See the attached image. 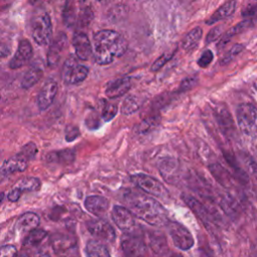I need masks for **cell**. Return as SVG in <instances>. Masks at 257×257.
<instances>
[{
	"label": "cell",
	"mask_w": 257,
	"mask_h": 257,
	"mask_svg": "<svg viewBox=\"0 0 257 257\" xmlns=\"http://www.w3.org/2000/svg\"><path fill=\"white\" fill-rule=\"evenodd\" d=\"M75 54L80 60H87L92 54V45L85 33L76 32L72 38Z\"/></svg>",
	"instance_id": "obj_16"
},
{
	"label": "cell",
	"mask_w": 257,
	"mask_h": 257,
	"mask_svg": "<svg viewBox=\"0 0 257 257\" xmlns=\"http://www.w3.org/2000/svg\"><path fill=\"white\" fill-rule=\"evenodd\" d=\"M17 257H29V256H28V254H27V253L22 252V253H20L19 255H17Z\"/></svg>",
	"instance_id": "obj_46"
},
{
	"label": "cell",
	"mask_w": 257,
	"mask_h": 257,
	"mask_svg": "<svg viewBox=\"0 0 257 257\" xmlns=\"http://www.w3.org/2000/svg\"><path fill=\"white\" fill-rule=\"evenodd\" d=\"M30 34L38 45H46L50 41L52 24L48 13L43 9L36 10L31 16Z\"/></svg>",
	"instance_id": "obj_3"
},
{
	"label": "cell",
	"mask_w": 257,
	"mask_h": 257,
	"mask_svg": "<svg viewBox=\"0 0 257 257\" xmlns=\"http://www.w3.org/2000/svg\"><path fill=\"white\" fill-rule=\"evenodd\" d=\"M85 249L87 257H110L106 246L98 240H89Z\"/></svg>",
	"instance_id": "obj_27"
},
{
	"label": "cell",
	"mask_w": 257,
	"mask_h": 257,
	"mask_svg": "<svg viewBox=\"0 0 257 257\" xmlns=\"http://www.w3.org/2000/svg\"><path fill=\"white\" fill-rule=\"evenodd\" d=\"M209 170L213 177L225 188H230L232 186V179L230 174L221 165L214 163L209 166Z\"/></svg>",
	"instance_id": "obj_26"
},
{
	"label": "cell",
	"mask_w": 257,
	"mask_h": 257,
	"mask_svg": "<svg viewBox=\"0 0 257 257\" xmlns=\"http://www.w3.org/2000/svg\"><path fill=\"white\" fill-rule=\"evenodd\" d=\"M159 171L165 181L170 184H175L180 178V164L174 158L163 159L159 163Z\"/></svg>",
	"instance_id": "obj_14"
},
{
	"label": "cell",
	"mask_w": 257,
	"mask_h": 257,
	"mask_svg": "<svg viewBox=\"0 0 257 257\" xmlns=\"http://www.w3.org/2000/svg\"><path fill=\"white\" fill-rule=\"evenodd\" d=\"M47 236V232L43 229H34L28 233L26 238L24 239V245L26 246H34L39 244L43 239Z\"/></svg>",
	"instance_id": "obj_33"
},
{
	"label": "cell",
	"mask_w": 257,
	"mask_h": 257,
	"mask_svg": "<svg viewBox=\"0 0 257 257\" xmlns=\"http://www.w3.org/2000/svg\"><path fill=\"white\" fill-rule=\"evenodd\" d=\"M29 161L20 153L6 160L0 168V176H7L14 172H23L26 170Z\"/></svg>",
	"instance_id": "obj_19"
},
{
	"label": "cell",
	"mask_w": 257,
	"mask_h": 257,
	"mask_svg": "<svg viewBox=\"0 0 257 257\" xmlns=\"http://www.w3.org/2000/svg\"><path fill=\"white\" fill-rule=\"evenodd\" d=\"M111 218L114 224L125 234L134 233L137 227L136 217L123 206H114L111 211Z\"/></svg>",
	"instance_id": "obj_10"
},
{
	"label": "cell",
	"mask_w": 257,
	"mask_h": 257,
	"mask_svg": "<svg viewBox=\"0 0 257 257\" xmlns=\"http://www.w3.org/2000/svg\"><path fill=\"white\" fill-rule=\"evenodd\" d=\"M160 124V116L159 115H152L145 118L138 126V131L142 135H147L153 132L157 126Z\"/></svg>",
	"instance_id": "obj_31"
},
{
	"label": "cell",
	"mask_w": 257,
	"mask_h": 257,
	"mask_svg": "<svg viewBox=\"0 0 257 257\" xmlns=\"http://www.w3.org/2000/svg\"><path fill=\"white\" fill-rule=\"evenodd\" d=\"M75 153L73 150H60L53 151L48 153L45 156V161L49 164H61V165H69L74 161Z\"/></svg>",
	"instance_id": "obj_23"
},
{
	"label": "cell",
	"mask_w": 257,
	"mask_h": 257,
	"mask_svg": "<svg viewBox=\"0 0 257 257\" xmlns=\"http://www.w3.org/2000/svg\"><path fill=\"white\" fill-rule=\"evenodd\" d=\"M121 248L124 257H146V245L134 233L123 235L121 238Z\"/></svg>",
	"instance_id": "obj_11"
},
{
	"label": "cell",
	"mask_w": 257,
	"mask_h": 257,
	"mask_svg": "<svg viewBox=\"0 0 257 257\" xmlns=\"http://www.w3.org/2000/svg\"><path fill=\"white\" fill-rule=\"evenodd\" d=\"M41 183L39 179L35 177H25L20 179L8 193V200L10 202H16L20 199L22 193L24 192H34L39 190Z\"/></svg>",
	"instance_id": "obj_12"
},
{
	"label": "cell",
	"mask_w": 257,
	"mask_h": 257,
	"mask_svg": "<svg viewBox=\"0 0 257 257\" xmlns=\"http://www.w3.org/2000/svg\"><path fill=\"white\" fill-rule=\"evenodd\" d=\"M222 35V27L221 26H215L213 27L207 34L206 36V43L210 44L214 41H216L217 39H219Z\"/></svg>",
	"instance_id": "obj_40"
},
{
	"label": "cell",
	"mask_w": 257,
	"mask_h": 257,
	"mask_svg": "<svg viewBox=\"0 0 257 257\" xmlns=\"http://www.w3.org/2000/svg\"><path fill=\"white\" fill-rule=\"evenodd\" d=\"M57 88L58 85L54 79L49 78L45 81L37 95V105L40 110H45L52 104L57 93Z\"/></svg>",
	"instance_id": "obj_13"
},
{
	"label": "cell",
	"mask_w": 257,
	"mask_h": 257,
	"mask_svg": "<svg viewBox=\"0 0 257 257\" xmlns=\"http://www.w3.org/2000/svg\"><path fill=\"white\" fill-rule=\"evenodd\" d=\"M127 49V41L115 30L102 29L93 35L92 55L99 65L111 63L114 59L124 54Z\"/></svg>",
	"instance_id": "obj_2"
},
{
	"label": "cell",
	"mask_w": 257,
	"mask_h": 257,
	"mask_svg": "<svg viewBox=\"0 0 257 257\" xmlns=\"http://www.w3.org/2000/svg\"><path fill=\"white\" fill-rule=\"evenodd\" d=\"M19 153L22 154L28 161H31L37 154V147L34 143L29 142L22 148V150Z\"/></svg>",
	"instance_id": "obj_38"
},
{
	"label": "cell",
	"mask_w": 257,
	"mask_h": 257,
	"mask_svg": "<svg viewBox=\"0 0 257 257\" xmlns=\"http://www.w3.org/2000/svg\"><path fill=\"white\" fill-rule=\"evenodd\" d=\"M215 115H216L217 121H218L221 130L223 131V133L227 134V135L233 134L234 128H235L233 119H232L230 112L226 108V106H224L223 104L216 106L215 107Z\"/></svg>",
	"instance_id": "obj_22"
},
{
	"label": "cell",
	"mask_w": 257,
	"mask_h": 257,
	"mask_svg": "<svg viewBox=\"0 0 257 257\" xmlns=\"http://www.w3.org/2000/svg\"><path fill=\"white\" fill-rule=\"evenodd\" d=\"M172 257H183V256H181V255H178V254H176V255H173Z\"/></svg>",
	"instance_id": "obj_48"
},
{
	"label": "cell",
	"mask_w": 257,
	"mask_h": 257,
	"mask_svg": "<svg viewBox=\"0 0 257 257\" xmlns=\"http://www.w3.org/2000/svg\"><path fill=\"white\" fill-rule=\"evenodd\" d=\"M84 207L91 214L100 216L107 211L109 202L106 198L101 196H88L84 201Z\"/></svg>",
	"instance_id": "obj_20"
},
{
	"label": "cell",
	"mask_w": 257,
	"mask_h": 257,
	"mask_svg": "<svg viewBox=\"0 0 257 257\" xmlns=\"http://www.w3.org/2000/svg\"><path fill=\"white\" fill-rule=\"evenodd\" d=\"M237 2L236 0H229L222 4L205 22L208 25H213L221 20L229 18L236 10Z\"/></svg>",
	"instance_id": "obj_21"
},
{
	"label": "cell",
	"mask_w": 257,
	"mask_h": 257,
	"mask_svg": "<svg viewBox=\"0 0 257 257\" xmlns=\"http://www.w3.org/2000/svg\"><path fill=\"white\" fill-rule=\"evenodd\" d=\"M166 225L172 241L177 248L183 251H187L194 246V237L187 227L175 221H168Z\"/></svg>",
	"instance_id": "obj_6"
},
{
	"label": "cell",
	"mask_w": 257,
	"mask_h": 257,
	"mask_svg": "<svg viewBox=\"0 0 257 257\" xmlns=\"http://www.w3.org/2000/svg\"><path fill=\"white\" fill-rule=\"evenodd\" d=\"M88 75V68L79 64L74 55H70L64 62L62 69V79L67 84H77L82 82Z\"/></svg>",
	"instance_id": "obj_7"
},
{
	"label": "cell",
	"mask_w": 257,
	"mask_h": 257,
	"mask_svg": "<svg viewBox=\"0 0 257 257\" xmlns=\"http://www.w3.org/2000/svg\"><path fill=\"white\" fill-rule=\"evenodd\" d=\"M84 1H86V0H84ZM96 1H99V0H96Z\"/></svg>",
	"instance_id": "obj_52"
},
{
	"label": "cell",
	"mask_w": 257,
	"mask_h": 257,
	"mask_svg": "<svg viewBox=\"0 0 257 257\" xmlns=\"http://www.w3.org/2000/svg\"><path fill=\"white\" fill-rule=\"evenodd\" d=\"M174 56V52H170V53H163L160 57H158L152 64L151 66V70L154 72L159 71L161 68H163L165 66V64H167L172 57Z\"/></svg>",
	"instance_id": "obj_36"
},
{
	"label": "cell",
	"mask_w": 257,
	"mask_h": 257,
	"mask_svg": "<svg viewBox=\"0 0 257 257\" xmlns=\"http://www.w3.org/2000/svg\"><path fill=\"white\" fill-rule=\"evenodd\" d=\"M65 35L61 36L59 39L55 40L52 45L50 46V49H49V52L47 54V60H48V63L50 65H54L55 63H57V61L59 60L60 58V53L61 51L63 50V47H64V44H65Z\"/></svg>",
	"instance_id": "obj_30"
},
{
	"label": "cell",
	"mask_w": 257,
	"mask_h": 257,
	"mask_svg": "<svg viewBox=\"0 0 257 257\" xmlns=\"http://www.w3.org/2000/svg\"><path fill=\"white\" fill-rule=\"evenodd\" d=\"M196 83H197V78L196 77H187L181 82L180 87H179V91H181V92L187 91V90L193 88L196 85Z\"/></svg>",
	"instance_id": "obj_42"
},
{
	"label": "cell",
	"mask_w": 257,
	"mask_h": 257,
	"mask_svg": "<svg viewBox=\"0 0 257 257\" xmlns=\"http://www.w3.org/2000/svg\"><path fill=\"white\" fill-rule=\"evenodd\" d=\"M123 202L135 217L149 225L161 227L169 221L165 208L156 199L143 193L127 191L123 195Z\"/></svg>",
	"instance_id": "obj_1"
},
{
	"label": "cell",
	"mask_w": 257,
	"mask_h": 257,
	"mask_svg": "<svg viewBox=\"0 0 257 257\" xmlns=\"http://www.w3.org/2000/svg\"><path fill=\"white\" fill-rule=\"evenodd\" d=\"M203 36V30L201 27L197 26L188 31L185 36L182 39L181 45L182 48L186 52H192L195 50V48L198 46L201 38Z\"/></svg>",
	"instance_id": "obj_24"
},
{
	"label": "cell",
	"mask_w": 257,
	"mask_h": 257,
	"mask_svg": "<svg viewBox=\"0 0 257 257\" xmlns=\"http://www.w3.org/2000/svg\"><path fill=\"white\" fill-rule=\"evenodd\" d=\"M244 49V45L240 44V43H236L234 44L228 51H226L223 56L220 58V64L225 65L228 64L229 62H231L239 53H241Z\"/></svg>",
	"instance_id": "obj_34"
},
{
	"label": "cell",
	"mask_w": 257,
	"mask_h": 257,
	"mask_svg": "<svg viewBox=\"0 0 257 257\" xmlns=\"http://www.w3.org/2000/svg\"><path fill=\"white\" fill-rule=\"evenodd\" d=\"M182 199L185 202V204L188 206V208L195 214V216L210 230L215 224L216 219L213 217V214L211 210H209L203 203H201L199 200L194 198L193 196H190L188 194H183Z\"/></svg>",
	"instance_id": "obj_8"
},
{
	"label": "cell",
	"mask_w": 257,
	"mask_h": 257,
	"mask_svg": "<svg viewBox=\"0 0 257 257\" xmlns=\"http://www.w3.org/2000/svg\"><path fill=\"white\" fill-rule=\"evenodd\" d=\"M139 2H147V1H149V0H138Z\"/></svg>",
	"instance_id": "obj_49"
},
{
	"label": "cell",
	"mask_w": 257,
	"mask_h": 257,
	"mask_svg": "<svg viewBox=\"0 0 257 257\" xmlns=\"http://www.w3.org/2000/svg\"><path fill=\"white\" fill-rule=\"evenodd\" d=\"M132 87V78L128 76L118 77L107 83L105 95L108 98H116L126 93Z\"/></svg>",
	"instance_id": "obj_17"
},
{
	"label": "cell",
	"mask_w": 257,
	"mask_h": 257,
	"mask_svg": "<svg viewBox=\"0 0 257 257\" xmlns=\"http://www.w3.org/2000/svg\"><path fill=\"white\" fill-rule=\"evenodd\" d=\"M253 25V22L250 21V20H247V19H244L243 21L237 23L236 25L232 26L231 28H229L223 35H221L220 37V40H219V43L217 45V47H222L224 46L228 41H230V39L232 37H234L235 35L243 32L244 30H247L248 28H250L251 26Z\"/></svg>",
	"instance_id": "obj_25"
},
{
	"label": "cell",
	"mask_w": 257,
	"mask_h": 257,
	"mask_svg": "<svg viewBox=\"0 0 257 257\" xmlns=\"http://www.w3.org/2000/svg\"><path fill=\"white\" fill-rule=\"evenodd\" d=\"M32 46L27 39L20 40L17 50L14 56L9 61V67L11 69H17L26 64L32 56Z\"/></svg>",
	"instance_id": "obj_15"
},
{
	"label": "cell",
	"mask_w": 257,
	"mask_h": 257,
	"mask_svg": "<svg viewBox=\"0 0 257 257\" xmlns=\"http://www.w3.org/2000/svg\"><path fill=\"white\" fill-rule=\"evenodd\" d=\"M240 160L245 167L246 174L252 176L257 181V162L246 153L240 154Z\"/></svg>",
	"instance_id": "obj_32"
},
{
	"label": "cell",
	"mask_w": 257,
	"mask_h": 257,
	"mask_svg": "<svg viewBox=\"0 0 257 257\" xmlns=\"http://www.w3.org/2000/svg\"><path fill=\"white\" fill-rule=\"evenodd\" d=\"M0 257H17V249L13 245H5L0 248Z\"/></svg>",
	"instance_id": "obj_41"
},
{
	"label": "cell",
	"mask_w": 257,
	"mask_h": 257,
	"mask_svg": "<svg viewBox=\"0 0 257 257\" xmlns=\"http://www.w3.org/2000/svg\"><path fill=\"white\" fill-rule=\"evenodd\" d=\"M42 76V69L38 66H33L30 67L26 73L24 74L22 80H21V86L25 89H28L35 85L39 79Z\"/></svg>",
	"instance_id": "obj_29"
},
{
	"label": "cell",
	"mask_w": 257,
	"mask_h": 257,
	"mask_svg": "<svg viewBox=\"0 0 257 257\" xmlns=\"http://www.w3.org/2000/svg\"><path fill=\"white\" fill-rule=\"evenodd\" d=\"M102 1H104V2H109V1H111V0H102Z\"/></svg>",
	"instance_id": "obj_50"
},
{
	"label": "cell",
	"mask_w": 257,
	"mask_h": 257,
	"mask_svg": "<svg viewBox=\"0 0 257 257\" xmlns=\"http://www.w3.org/2000/svg\"><path fill=\"white\" fill-rule=\"evenodd\" d=\"M254 257H257V251L255 252V254H254Z\"/></svg>",
	"instance_id": "obj_51"
},
{
	"label": "cell",
	"mask_w": 257,
	"mask_h": 257,
	"mask_svg": "<svg viewBox=\"0 0 257 257\" xmlns=\"http://www.w3.org/2000/svg\"><path fill=\"white\" fill-rule=\"evenodd\" d=\"M237 123L240 131L250 137L257 138V107L251 103H241L236 109Z\"/></svg>",
	"instance_id": "obj_4"
},
{
	"label": "cell",
	"mask_w": 257,
	"mask_h": 257,
	"mask_svg": "<svg viewBox=\"0 0 257 257\" xmlns=\"http://www.w3.org/2000/svg\"><path fill=\"white\" fill-rule=\"evenodd\" d=\"M213 58H214L213 52H212L210 49H207V50H205V51L201 54V56H200V58L198 59L197 63H198V65H199L200 67L205 68V67H207V66L213 61Z\"/></svg>",
	"instance_id": "obj_39"
},
{
	"label": "cell",
	"mask_w": 257,
	"mask_h": 257,
	"mask_svg": "<svg viewBox=\"0 0 257 257\" xmlns=\"http://www.w3.org/2000/svg\"><path fill=\"white\" fill-rule=\"evenodd\" d=\"M132 182L145 193L158 198H168L169 191L167 188L156 178L146 174H135L131 177Z\"/></svg>",
	"instance_id": "obj_5"
},
{
	"label": "cell",
	"mask_w": 257,
	"mask_h": 257,
	"mask_svg": "<svg viewBox=\"0 0 257 257\" xmlns=\"http://www.w3.org/2000/svg\"><path fill=\"white\" fill-rule=\"evenodd\" d=\"M4 193H0V204L2 203V201H3V199H4Z\"/></svg>",
	"instance_id": "obj_47"
},
{
	"label": "cell",
	"mask_w": 257,
	"mask_h": 257,
	"mask_svg": "<svg viewBox=\"0 0 257 257\" xmlns=\"http://www.w3.org/2000/svg\"><path fill=\"white\" fill-rule=\"evenodd\" d=\"M241 15L243 16L244 19L254 21L257 19V3H251L244 7V9L241 12Z\"/></svg>",
	"instance_id": "obj_37"
},
{
	"label": "cell",
	"mask_w": 257,
	"mask_h": 257,
	"mask_svg": "<svg viewBox=\"0 0 257 257\" xmlns=\"http://www.w3.org/2000/svg\"><path fill=\"white\" fill-rule=\"evenodd\" d=\"M143 105V99L138 95H128L122 101L120 111L124 115L137 112Z\"/></svg>",
	"instance_id": "obj_28"
},
{
	"label": "cell",
	"mask_w": 257,
	"mask_h": 257,
	"mask_svg": "<svg viewBox=\"0 0 257 257\" xmlns=\"http://www.w3.org/2000/svg\"><path fill=\"white\" fill-rule=\"evenodd\" d=\"M162 239V237L157 238V236L152 237L151 240V247L155 252H162L164 251V248L166 247V241H160Z\"/></svg>",
	"instance_id": "obj_43"
},
{
	"label": "cell",
	"mask_w": 257,
	"mask_h": 257,
	"mask_svg": "<svg viewBox=\"0 0 257 257\" xmlns=\"http://www.w3.org/2000/svg\"><path fill=\"white\" fill-rule=\"evenodd\" d=\"M88 232L98 241L112 243L115 240V231L112 226L103 219H92L86 223Z\"/></svg>",
	"instance_id": "obj_9"
},
{
	"label": "cell",
	"mask_w": 257,
	"mask_h": 257,
	"mask_svg": "<svg viewBox=\"0 0 257 257\" xmlns=\"http://www.w3.org/2000/svg\"><path fill=\"white\" fill-rule=\"evenodd\" d=\"M78 136H79V131L76 126L69 125L65 128V140L67 142L74 141Z\"/></svg>",
	"instance_id": "obj_44"
},
{
	"label": "cell",
	"mask_w": 257,
	"mask_h": 257,
	"mask_svg": "<svg viewBox=\"0 0 257 257\" xmlns=\"http://www.w3.org/2000/svg\"><path fill=\"white\" fill-rule=\"evenodd\" d=\"M40 219L37 214L32 212H27L21 215L15 224V231L19 235H25L32 230L36 229L39 225Z\"/></svg>",
	"instance_id": "obj_18"
},
{
	"label": "cell",
	"mask_w": 257,
	"mask_h": 257,
	"mask_svg": "<svg viewBox=\"0 0 257 257\" xmlns=\"http://www.w3.org/2000/svg\"><path fill=\"white\" fill-rule=\"evenodd\" d=\"M117 112V106L114 103L103 101V105L101 108V117L104 121L111 120Z\"/></svg>",
	"instance_id": "obj_35"
},
{
	"label": "cell",
	"mask_w": 257,
	"mask_h": 257,
	"mask_svg": "<svg viewBox=\"0 0 257 257\" xmlns=\"http://www.w3.org/2000/svg\"><path fill=\"white\" fill-rule=\"evenodd\" d=\"M10 54V49L5 44L0 43V60L6 58Z\"/></svg>",
	"instance_id": "obj_45"
}]
</instances>
